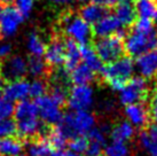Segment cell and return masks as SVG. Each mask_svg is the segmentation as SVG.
Wrapping results in <instances>:
<instances>
[{"instance_id": "9", "label": "cell", "mask_w": 157, "mask_h": 156, "mask_svg": "<svg viewBox=\"0 0 157 156\" xmlns=\"http://www.w3.org/2000/svg\"><path fill=\"white\" fill-rule=\"evenodd\" d=\"M24 21V16L16 7L7 6L0 16V36L8 38L17 32L20 25Z\"/></svg>"}, {"instance_id": "12", "label": "cell", "mask_w": 157, "mask_h": 156, "mask_svg": "<svg viewBox=\"0 0 157 156\" xmlns=\"http://www.w3.org/2000/svg\"><path fill=\"white\" fill-rule=\"evenodd\" d=\"M45 62L48 67L57 68L64 62V40L61 37H53L45 48Z\"/></svg>"}, {"instance_id": "8", "label": "cell", "mask_w": 157, "mask_h": 156, "mask_svg": "<svg viewBox=\"0 0 157 156\" xmlns=\"http://www.w3.org/2000/svg\"><path fill=\"white\" fill-rule=\"evenodd\" d=\"M67 103L71 110H88L94 103V91L90 85H74L68 92Z\"/></svg>"}, {"instance_id": "36", "label": "cell", "mask_w": 157, "mask_h": 156, "mask_svg": "<svg viewBox=\"0 0 157 156\" xmlns=\"http://www.w3.org/2000/svg\"><path fill=\"white\" fill-rule=\"evenodd\" d=\"M35 0H15V7L23 16H29L33 9Z\"/></svg>"}, {"instance_id": "25", "label": "cell", "mask_w": 157, "mask_h": 156, "mask_svg": "<svg viewBox=\"0 0 157 156\" xmlns=\"http://www.w3.org/2000/svg\"><path fill=\"white\" fill-rule=\"evenodd\" d=\"M107 13V8H103L102 6L91 2V4L84 5L79 10V16L86 21L88 24H94L99 21L105 14Z\"/></svg>"}, {"instance_id": "11", "label": "cell", "mask_w": 157, "mask_h": 156, "mask_svg": "<svg viewBox=\"0 0 157 156\" xmlns=\"http://www.w3.org/2000/svg\"><path fill=\"white\" fill-rule=\"evenodd\" d=\"M134 69L138 70L140 76L146 79L155 77L157 75V48L147 51L136 57Z\"/></svg>"}, {"instance_id": "20", "label": "cell", "mask_w": 157, "mask_h": 156, "mask_svg": "<svg viewBox=\"0 0 157 156\" xmlns=\"http://www.w3.org/2000/svg\"><path fill=\"white\" fill-rule=\"evenodd\" d=\"M80 62V52L78 44L75 40L67 38L64 40V69L71 71Z\"/></svg>"}, {"instance_id": "38", "label": "cell", "mask_w": 157, "mask_h": 156, "mask_svg": "<svg viewBox=\"0 0 157 156\" xmlns=\"http://www.w3.org/2000/svg\"><path fill=\"white\" fill-rule=\"evenodd\" d=\"M92 2L102 6L103 8H111L119 2V0H92Z\"/></svg>"}, {"instance_id": "43", "label": "cell", "mask_w": 157, "mask_h": 156, "mask_svg": "<svg viewBox=\"0 0 157 156\" xmlns=\"http://www.w3.org/2000/svg\"><path fill=\"white\" fill-rule=\"evenodd\" d=\"M2 4H9V2H12L13 0H0Z\"/></svg>"}, {"instance_id": "45", "label": "cell", "mask_w": 157, "mask_h": 156, "mask_svg": "<svg viewBox=\"0 0 157 156\" xmlns=\"http://www.w3.org/2000/svg\"><path fill=\"white\" fill-rule=\"evenodd\" d=\"M77 1H79V2H86L88 0H77Z\"/></svg>"}, {"instance_id": "7", "label": "cell", "mask_w": 157, "mask_h": 156, "mask_svg": "<svg viewBox=\"0 0 157 156\" xmlns=\"http://www.w3.org/2000/svg\"><path fill=\"white\" fill-rule=\"evenodd\" d=\"M38 107V116L46 125L55 126L61 122L64 114L62 113V106L57 103L49 94H45L36 99Z\"/></svg>"}, {"instance_id": "15", "label": "cell", "mask_w": 157, "mask_h": 156, "mask_svg": "<svg viewBox=\"0 0 157 156\" xmlns=\"http://www.w3.org/2000/svg\"><path fill=\"white\" fill-rule=\"evenodd\" d=\"M16 132L24 139H33L44 132L45 126L38 117L16 119Z\"/></svg>"}, {"instance_id": "22", "label": "cell", "mask_w": 157, "mask_h": 156, "mask_svg": "<svg viewBox=\"0 0 157 156\" xmlns=\"http://www.w3.org/2000/svg\"><path fill=\"white\" fill-rule=\"evenodd\" d=\"M79 52H80V60H83V63L90 67L94 72H100L103 68V62L100 60L95 49L90 44L79 45Z\"/></svg>"}, {"instance_id": "30", "label": "cell", "mask_w": 157, "mask_h": 156, "mask_svg": "<svg viewBox=\"0 0 157 156\" xmlns=\"http://www.w3.org/2000/svg\"><path fill=\"white\" fill-rule=\"evenodd\" d=\"M105 156H130V147L126 142L113 140L110 143H105L103 149Z\"/></svg>"}, {"instance_id": "18", "label": "cell", "mask_w": 157, "mask_h": 156, "mask_svg": "<svg viewBox=\"0 0 157 156\" xmlns=\"http://www.w3.org/2000/svg\"><path fill=\"white\" fill-rule=\"evenodd\" d=\"M115 7V15L121 22L122 26H130L134 23L136 18L134 0H119V2Z\"/></svg>"}, {"instance_id": "19", "label": "cell", "mask_w": 157, "mask_h": 156, "mask_svg": "<svg viewBox=\"0 0 157 156\" xmlns=\"http://www.w3.org/2000/svg\"><path fill=\"white\" fill-rule=\"evenodd\" d=\"M94 79L95 72L85 63H79L69 74V80L74 85H90Z\"/></svg>"}, {"instance_id": "31", "label": "cell", "mask_w": 157, "mask_h": 156, "mask_svg": "<svg viewBox=\"0 0 157 156\" xmlns=\"http://www.w3.org/2000/svg\"><path fill=\"white\" fill-rule=\"evenodd\" d=\"M88 146V138L86 135H75L70 138L69 149L77 154H85Z\"/></svg>"}, {"instance_id": "2", "label": "cell", "mask_w": 157, "mask_h": 156, "mask_svg": "<svg viewBox=\"0 0 157 156\" xmlns=\"http://www.w3.org/2000/svg\"><path fill=\"white\" fill-rule=\"evenodd\" d=\"M68 139L75 135H86L96 126L95 116L88 110H72L63 115L61 122L57 124Z\"/></svg>"}, {"instance_id": "27", "label": "cell", "mask_w": 157, "mask_h": 156, "mask_svg": "<svg viewBox=\"0 0 157 156\" xmlns=\"http://www.w3.org/2000/svg\"><path fill=\"white\" fill-rule=\"evenodd\" d=\"M26 47L32 57H43L45 53V48H46V44L43 40L41 36L35 31L28 36Z\"/></svg>"}, {"instance_id": "44", "label": "cell", "mask_w": 157, "mask_h": 156, "mask_svg": "<svg viewBox=\"0 0 157 156\" xmlns=\"http://www.w3.org/2000/svg\"><path fill=\"white\" fill-rule=\"evenodd\" d=\"M1 94H2V84L0 83V96H1Z\"/></svg>"}, {"instance_id": "21", "label": "cell", "mask_w": 157, "mask_h": 156, "mask_svg": "<svg viewBox=\"0 0 157 156\" xmlns=\"http://www.w3.org/2000/svg\"><path fill=\"white\" fill-rule=\"evenodd\" d=\"M109 133L113 140L127 142L135 135V127L128 121H121L110 127Z\"/></svg>"}, {"instance_id": "5", "label": "cell", "mask_w": 157, "mask_h": 156, "mask_svg": "<svg viewBox=\"0 0 157 156\" xmlns=\"http://www.w3.org/2000/svg\"><path fill=\"white\" fill-rule=\"evenodd\" d=\"M94 49L103 63L117 60L124 54V38L115 33L107 37H100L94 41Z\"/></svg>"}, {"instance_id": "24", "label": "cell", "mask_w": 157, "mask_h": 156, "mask_svg": "<svg viewBox=\"0 0 157 156\" xmlns=\"http://www.w3.org/2000/svg\"><path fill=\"white\" fill-rule=\"evenodd\" d=\"M24 146L22 141L14 137L0 139V156H23Z\"/></svg>"}, {"instance_id": "32", "label": "cell", "mask_w": 157, "mask_h": 156, "mask_svg": "<svg viewBox=\"0 0 157 156\" xmlns=\"http://www.w3.org/2000/svg\"><path fill=\"white\" fill-rule=\"evenodd\" d=\"M47 92V84L41 78H36L29 86V96L32 98H39L46 94Z\"/></svg>"}, {"instance_id": "4", "label": "cell", "mask_w": 157, "mask_h": 156, "mask_svg": "<svg viewBox=\"0 0 157 156\" xmlns=\"http://www.w3.org/2000/svg\"><path fill=\"white\" fill-rule=\"evenodd\" d=\"M60 25L68 38L75 40L79 45L90 44L93 36L91 24L84 21L79 15L64 13L60 20Z\"/></svg>"}, {"instance_id": "6", "label": "cell", "mask_w": 157, "mask_h": 156, "mask_svg": "<svg viewBox=\"0 0 157 156\" xmlns=\"http://www.w3.org/2000/svg\"><path fill=\"white\" fill-rule=\"evenodd\" d=\"M148 83L141 76L132 77L119 91V101L123 106L144 102L148 96Z\"/></svg>"}, {"instance_id": "35", "label": "cell", "mask_w": 157, "mask_h": 156, "mask_svg": "<svg viewBox=\"0 0 157 156\" xmlns=\"http://www.w3.org/2000/svg\"><path fill=\"white\" fill-rule=\"evenodd\" d=\"M14 102L0 96V119L10 118L14 115Z\"/></svg>"}, {"instance_id": "14", "label": "cell", "mask_w": 157, "mask_h": 156, "mask_svg": "<svg viewBox=\"0 0 157 156\" xmlns=\"http://www.w3.org/2000/svg\"><path fill=\"white\" fill-rule=\"evenodd\" d=\"M121 29H122V24L116 18V15L105 13L99 21L93 24L92 31H93V35L95 37L100 38V37L115 35Z\"/></svg>"}, {"instance_id": "17", "label": "cell", "mask_w": 157, "mask_h": 156, "mask_svg": "<svg viewBox=\"0 0 157 156\" xmlns=\"http://www.w3.org/2000/svg\"><path fill=\"white\" fill-rule=\"evenodd\" d=\"M140 148L147 156H157V124L149 125L139 135Z\"/></svg>"}, {"instance_id": "10", "label": "cell", "mask_w": 157, "mask_h": 156, "mask_svg": "<svg viewBox=\"0 0 157 156\" xmlns=\"http://www.w3.org/2000/svg\"><path fill=\"white\" fill-rule=\"evenodd\" d=\"M28 72L26 61L20 55H13L6 57L4 62H1V72L0 76L2 79L10 82L16 79H22Z\"/></svg>"}, {"instance_id": "1", "label": "cell", "mask_w": 157, "mask_h": 156, "mask_svg": "<svg viewBox=\"0 0 157 156\" xmlns=\"http://www.w3.org/2000/svg\"><path fill=\"white\" fill-rule=\"evenodd\" d=\"M134 63L130 57H121L117 60L107 63L100 71L103 80L109 84L113 91L119 92L133 76Z\"/></svg>"}, {"instance_id": "42", "label": "cell", "mask_w": 157, "mask_h": 156, "mask_svg": "<svg viewBox=\"0 0 157 156\" xmlns=\"http://www.w3.org/2000/svg\"><path fill=\"white\" fill-rule=\"evenodd\" d=\"M4 9H5V6L4 4L0 1V16H1V14H2V12H4Z\"/></svg>"}, {"instance_id": "47", "label": "cell", "mask_w": 157, "mask_h": 156, "mask_svg": "<svg viewBox=\"0 0 157 156\" xmlns=\"http://www.w3.org/2000/svg\"><path fill=\"white\" fill-rule=\"evenodd\" d=\"M155 2H156V4H157V0H155Z\"/></svg>"}, {"instance_id": "3", "label": "cell", "mask_w": 157, "mask_h": 156, "mask_svg": "<svg viewBox=\"0 0 157 156\" xmlns=\"http://www.w3.org/2000/svg\"><path fill=\"white\" fill-rule=\"evenodd\" d=\"M124 38V51L130 57H136L147 51L157 48V30L155 28L148 32L132 29Z\"/></svg>"}, {"instance_id": "16", "label": "cell", "mask_w": 157, "mask_h": 156, "mask_svg": "<svg viewBox=\"0 0 157 156\" xmlns=\"http://www.w3.org/2000/svg\"><path fill=\"white\" fill-rule=\"evenodd\" d=\"M29 86L30 84L24 79H16L10 80L7 85L2 87V94L4 98L12 102H18L26 99L29 96Z\"/></svg>"}, {"instance_id": "34", "label": "cell", "mask_w": 157, "mask_h": 156, "mask_svg": "<svg viewBox=\"0 0 157 156\" xmlns=\"http://www.w3.org/2000/svg\"><path fill=\"white\" fill-rule=\"evenodd\" d=\"M16 132V124L10 118L0 119V139L10 137Z\"/></svg>"}, {"instance_id": "13", "label": "cell", "mask_w": 157, "mask_h": 156, "mask_svg": "<svg viewBox=\"0 0 157 156\" xmlns=\"http://www.w3.org/2000/svg\"><path fill=\"white\" fill-rule=\"evenodd\" d=\"M124 114L126 116L127 121L131 123L134 127L144 129L149 124V109L142 102L127 104L125 106Z\"/></svg>"}, {"instance_id": "23", "label": "cell", "mask_w": 157, "mask_h": 156, "mask_svg": "<svg viewBox=\"0 0 157 156\" xmlns=\"http://www.w3.org/2000/svg\"><path fill=\"white\" fill-rule=\"evenodd\" d=\"M24 150L29 156H52L53 147L47 138H33L26 143Z\"/></svg>"}, {"instance_id": "29", "label": "cell", "mask_w": 157, "mask_h": 156, "mask_svg": "<svg viewBox=\"0 0 157 156\" xmlns=\"http://www.w3.org/2000/svg\"><path fill=\"white\" fill-rule=\"evenodd\" d=\"M46 138H47L48 142L51 143L53 149H56V150L63 149L69 140L68 137L64 135V132L57 125H55V127H53L52 130L48 132V135Z\"/></svg>"}, {"instance_id": "41", "label": "cell", "mask_w": 157, "mask_h": 156, "mask_svg": "<svg viewBox=\"0 0 157 156\" xmlns=\"http://www.w3.org/2000/svg\"><path fill=\"white\" fill-rule=\"evenodd\" d=\"M49 1L56 6H66V5L71 4L72 0H49Z\"/></svg>"}, {"instance_id": "26", "label": "cell", "mask_w": 157, "mask_h": 156, "mask_svg": "<svg viewBox=\"0 0 157 156\" xmlns=\"http://www.w3.org/2000/svg\"><path fill=\"white\" fill-rule=\"evenodd\" d=\"M134 8L139 18L157 21V4L155 0H134Z\"/></svg>"}, {"instance_id": "28", "label": "cell", "mask_w": 157, "mask_h": 156, "mask_svg": "<svg viewBox=\"0 0 157 156\" xmlns=\"http://www.w3.org/2000/svg\"><path fill=\"white\" fill-rule=\"evenodd\" d=\"M28 64V72L35 78H41L44 77L47 72V63L45 60L41 59V57H29V60L26 61Z\"/></svg>"}, {"instance_id": "39", "label": "cell", "mask_w": 157, "mask_h": 156, "mask_svg": "<svg viewBox=\"0 0 157 156\" xmlns=\"http://www.w3.org/2000/svg\"><path fill=\"white\" fill-rule=\"evenodd\" d=\"M12 53V45L10 44H2L0 46V59H6Z\"/></svg>"}, {"instance_id": "46", "label": "cell", "mask_w": 157, "mask_h": 156, "mask_svg": "<svg viewBox=\"0 0 157 156\" xmlns=\"http://www.w3.org/2000/svg\"><path fill=\"white\" fill-rule=\"evenodd\" d=\"M0 72H1V61H0Z\"/></svg>"}, {"instance_id": "40", "label": "cell", "mask_w": 157, "mask_h": 156, "mask_svg": "<svg viewBox=\"0 0 157 156\" xmlns=\"http://www.w3.org/2000/svg\"><path fill=\"white\" fill-rule=\"evenodd\" d=\"M52 156H82L80 154H77V153L72 152V150H64V149H60V150H56L55 153H53Z\"/></svg>"}, {"instance_id": "33", "label": "cell", "mask_w": 157, "mask_h": 156, "mask_svg": "<svg viewBox=\"0 0 157 156\" xmlns=\"http://www.w3.org/2000/svg\"><path fill=\"white\" fill-rule=\"evenodd\" d=\"M49 96H52L57 103H60L61 106H64L67 102V96H68V91H67L66 85L53 84Z\"/></svg>"}, {"instance_id": "37", "label": "cell", "mask_w": 157, "mask_h": 156, "mask_svg": "<svg viewBox=\"0 0 157 156\" xmlns=\"http://www.w3.org/2000/svg\"><path fill=\"white\" fill-rule=\"evenodd\" d=\"M149 115L154 119V122L157 124V90L154 93L153 98L150 100V106H149Z\"/></svg>"}]
</instances>
